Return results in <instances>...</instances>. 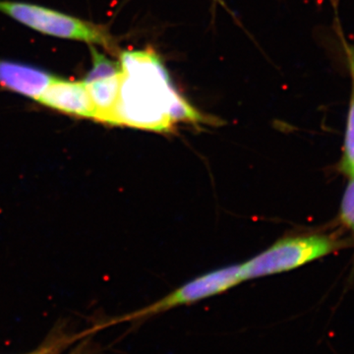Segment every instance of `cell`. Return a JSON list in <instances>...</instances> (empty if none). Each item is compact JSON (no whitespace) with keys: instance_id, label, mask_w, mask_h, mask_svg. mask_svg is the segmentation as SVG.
Masks as SVG:
<instances>
[{"instance_id":"obj_6","label":"cell","mask_w":354,"mask_h":354,"mask_svg":"<svg viewBox=\"0 0 354 354\" xmlns=\"http://www.w3.org/2000/svg\"><path fill=\"white\" fill-rule=\"evenodd\" d=\"M53 79L50 74L28 65L0 62V85L35 100H38Z\"/></svg>"},{"instance_id":"obj_5","label":"cell","mask_w":354,"mask_h":354,"mask_svg":"<svg viewBox=\"0 0 354 354\" xmlns=\"http://www.w3.org/2000/svg\"><path fill=\"white\" fill-rule=\"evenodd\" d=\"M37 101L62 113L95 120V106L84 82L55 78Z\"/></svg>"},{"instance_id":"obj_10","label":"cell","mask_w":354,"mask_h":354,"mask_svg":"<svg viewBox=\"0 0 354 354\" xmlns=\"http://www.w3.org/2000/svg\"><path fill=\"white\" fill-rule=\"evenodd\" d=\"M341 218L346 227L354 232V178L348 184L342 198Z\"/></svg>"},{"instance_id":"obj_9","label":"cell","mask_w":354,"mask_h":354,"mask_svg":"<svg viewBox=\"0 0 354 354\" xmlns=\"http://www.w3.org/2000/svg\"><path fill=\"white\" fill-rule=\"evenodd\" d=\"M93 57V68L86 77L85 81H92L104 77L113 76L120 73V64H116L106 55H102L95 48H91Z\"/></svg>"},{"instance_id":"obj_8","label":"cell","mask_w":354,"mask_h":354,"mask_svg":"<svg viewBox=\"0 0 354 354\" xmlns=\"http://www.w3.org/2000/svg\"><path fill=\"white\" fill-rule=\"evenodd\" d=\"M342 169L344 171V174L354 178V88L353 95H351V106H349Z\"/></svg>"},{"instance_id":"obj_12","label":"cell","mask_w":354,"mask_h":354,"mask_svg":"<svg viewBox=\"0 0 354 354\" xmlns=\"http://www.w3.org/2000/svg\"><path fill=\"white\" fill-rule=\"evenodd\" d=\"M351 58H353V60H351V62H353V64H353V70L354 71V50L353 53V57H351Z\"/></svg>"},{"instance_id":"obj_1","label":"cell","mask_w":354,"mask_h":354,"mask_svg":"<svg viewBox=\"0 0 354 354\" xmlns=\"http://www.w3.org/2000/svg\"><path fill=\"white\" fill-rule=\"evenodd\" d=\"M120 66L122 80L109 124L169 131L181 95L158 55L151 50L125 51Z\"/></svg>"},{"instance_id":"obj_7","label":"cell","mask_w":354,"mask_h":354,"mask_svg":"<svg viewBox=\"0 0 354 354\" xmlns=\"http://www.w3.org/2000/svg\"><path fill=\"white\" fill-rule=\"evenodd\" d=\"M121 80L122 70L116 75L84 81L95 106V120L109 124L111 122L120 95Z\"/></svg>"},{"instance_id":"obj_4","label":"cell","mask_w":354,"mask_h":354,"mask_svg":"<svg viewBox=\"0 0 354 354\" xmlns=\"http://www.w3.org/2000/svg\"><path fill=\"white\" fill-rule=\"evenodd\" d=\"M241 281V265L216 270L192 279L162 299L128 316L127 319L149 318L176 307L195 304L200 300L225 292Z\"/></svg>"},{"instance_id":"obj_3","label":"cell","mask_w":354,"mask_h":354,"mask_svg":"<svg viewBox=\"0 0 354 354\" xmlns=\"http://www.w3.org/2000/svg\"><path fill=\"white\" fill-rule=\"evenodd\" d=\"M0 11L32 29L50 36L104 46L109 41L108 35L102 28L44 7L0 1Z\"/></svg>"},{"instance_id":"obj_11","label":"cell","mask_w":354,"mask_h":354,"mask_svg":"<svg viewBox=\"0 0 354 354\" xmlns=\"http://www.w3.org/2000/svg\"><path fill=\"white\" fill-rule=\"evenodd\" d=\"M53 348H55V346L53 348H46L44 349H39L38 351H35V354H55L53 353ZM74 354H78V353H74ZM80 354V353H79Z\"/></svg>"},{"instance_id":"obj_13","label":"cell","mask_w":354,"mask_h":354,"mask_svg":"<svg viewBox=\"0 0 354 354\" xmlns=\"http://www.w3.org/2000/svg\"><path fill=\"white\" fill-rule=\"evenodd\" d=\"M35 353H29V354H34Z\"/></svg>"},{"instance_id":"obj_2","label":"cell","mask_w":354,"mask_h":354,"mask_svg":"<svg viewBox=\"0 0 354 354\" xmlns=\"http://www.w3.org/2000/svg\"><path fill=\"white\" fill-rule=\"evenodd\" d=\"M337 247L326 235L286 237L241 265L242 281L290 271L332 253Z\"/></svg>"}]
</instances>
